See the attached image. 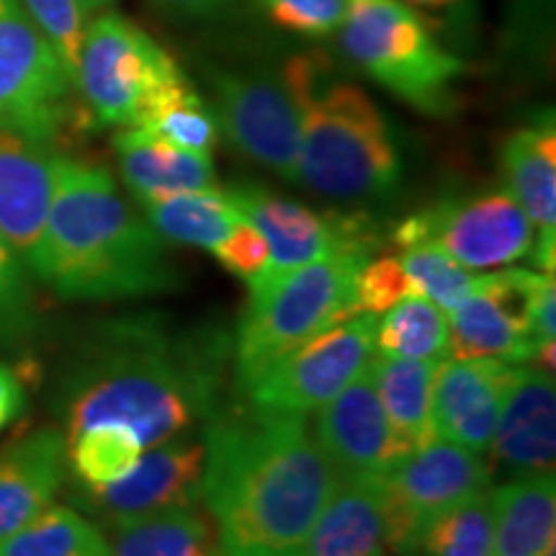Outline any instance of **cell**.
<instances>
[{
  "instance_id": "1",
  "label": "cell",
  "mask_w": 556,
  "mask_h": 556,
  "mask_svg": "<svg viewBox=\"0 0 556 556\" xmlns=\"http://www.w3.org/2000/svg\"><path fill=\"white\" fill-rule=\"evenodd\" d=\"M232 338L180 328L155 312L101 323L78 348L58 392L62 433L124 426L152 448L193 433L222 409Z\"/></svg>"
},
{
  "instance_id": "2",
  "label": "cell",
  "mask_w": 556,
  "mask_h": 556,
  "mask_svg": "<svg viewBox=\"0 0 556 556\" xmlns=\"http://www.w3.org/2000/svg\"><path fill=\"white\" fill-rule=\"evenodd\" d=\"M201 503L222 556H299L338 484L307 417H276L235 402L204 430Z\"/></svg>"
},
{
  "instance_id": "3",
  "label": "cell",
  "mask_w": 556,
  "mask_h": 556,
  "mask_svg": "<svg viewBox=\"0 0 556 556\" xmlns=\"http://www.w3.org/2000/svg\"><path fill=\"white\" fill-rule=\"evenodd\" d=\"M29 270L73 302L152 296L180 283L163 238L135 212L106 165L62 152Z\"/></svg>"
},
{
  "instance_id": "4",
  "label": "cell",
  "mask_w": 556,
  "mask_h": 556,
  "mask_svg": "<svg viewBox=\"0 0 556 556\" xmlns=\"http://www.w3.org/2000/svg\"><path fill=\"white\" fill-rule=\"evenodd\" d=\"M302 124L299 186L343 204H374L400 191L405 155L394 122L325 52H299L281 67Z\"/></svg>"
},
{
  "instance_id": "5",
  "label": "cell",
  "mask_w": 556,
  "mask_h": 556,
  "mask_svg": "<svg viewBox=\"0 0 556 556\" xmlns=\"http://www.w3.org/2000/svg\"><path fill=\"white\" fill-rule=\"evenodd\" d=\"M368 258L371 255L340 250L307 266L258 276L248 283V307L232 340L238 397L294 348L340 319L353 317V281Z\"/></svg>"
},
{
  "instance_id": "6",
  "label": "cell",
  "mask_w": 556,
  "mask_h": 556,
  "mask_svg": "<svg viewBox=\"0 0 556 556\" xmlns=\"http://www.w3.org/2000/svg\"><path fill=\"white\" fill-rule=\"evenodd\" d=\"M338 37L353 67L417 114L446 119L458 111L467 60L443 47L400 0H345Z\"/></svg>"
},
{
  "instance_id": "7",
  "label": "cell",
  "mask_w": 556,
  "mask_h": 556,
  "mask_svg": "<svg viewBox=\"0 0 556 556\" xmlns=\"http://www.w3.org/2000/svg\"><path fill=\"white\" fill-rule=\"evenodd\" d=\"M184 70L142 26L114 9L96 13L83 34L73 88L101 127H139L152 101Z\"/></svg>"
},
{
  "instance_id": "8",
  "label": "cell",
  "mask_w": 556,
  "mask_h": 556,
  "mask_svg": "<svg viewBox=\"0 0 556 556\" xmlns=\"http://www.w3.org/2000/svg\"><path fill=\"white\" fill-rule=\"evenodd\" d=\"M397 248L433 242L464 268H503L528 258L536 229L505 189L446 197L417 208L392 229Z\"/></svg>"
},
{
  "instance_id": "9",
  "label": "cell",
  "mask_w": 556,
  "mask_h": 556,
  "mask_svg": "<svg viewBox=\"0 0 556 556\" xmlns=\"http://www.w3.org/2000/svg\"><path fill=\"white\" fill-rule=\"evenodd\" d=\"M377 315H353L330 325L270 366L248 392L250 409L276 417H307L336 397L374 356Z\"/></svg>"
},
{
  "instance_id": "10",
  "label": "cell",
  "mask_w": 556,
  "mask_h": 556,
  "mask_svg": "<svg viewBox=\"0 0 556 556\" xmlns=\"http://www.w3.org/2000/svg\"><path fill=\"white\" fill-rule=\"evenodd\" d=\"M214 116L232 148L278 178L299 184L302 124L281 73L206 65Z\"/></svg>"
},
{
  "instance_id": "11",
  "label": "cell",
  "mask_w": 556,
  "mask_h": 556,
  "mask_svg": "<svg viewBox=\"0 0 556 556\" xmlns=\"http://www.w3.org/2000/svg\"><path fill=\"white\" fill-rule=\"evenodd\" d=\"M227 197L268 242V266L261 276L307 266L340 250L374 258L381 245L379 227L366 212L319 214L258 184H232Z\"/></svg>"
},
{
  "instance_id": "12",
  "label": "cell",
  "mask_w": 556,
  "mask_h": 556,
  "mask_svg": "<svg viewBox=\"0 0 556 556\" xmlns=\"http://www.w3.org/2000/svg\"><path fill=\"white\" fill-rule=\"evenodd\" d=\"M490 484L492 475L482 456L446 438L435 435L409 451L397 467L381 475L392 556H409L430 520Z\"/></svg>"
},
{
  "instance_id": "13",
  "label": "cell",
  "mask_w": 556,
  "mask_h": 556,
  "mask_svg": "<svg viewBox=\"0 0 556 556\" xmlns=\"http://www.w3.org/2000/svg\"><path fill=\"white\" fill-rule=\"evenodd\" d=\"M204 441L193 433L170 438L139 456L129 475L111 484H75L73 500L88 516L114 528L152 513L197 507L204 482Z\"/></svg>"
},
{
  "instance_id": "14",
  "label": "cell",
  "mask_w": 556,
  "mask_h": 556,
  "mask_svg": "<svg viewBox=\"0 0 556 556\" xmlns=\"http://www.w3.org/2000/svg\"><path fill=\"white\" fill-rule=\"evenodd\" d=\"M544 276L523 268L477 276L471 294L446 315L451 356L531 364L536 353L531 302Z\"/></svg>"
},
{
  "instance_id": "15",
  "label": "cell",
  "mask_w": 556,
  "mask_h": 556,
  "mask_svg": "<svg viewBox=\"0 0 556 556\" xmlns=\"http://www.w3.org/2000/svg\"><path fill=\"white\" fill-rule=\"evenodd\" d=\"M58 137L47 124L0 116V238L26 268L50 214Z\"/></svg>"
},
{
  "instance_id": "16",
  "label": "cell",
  "mask_w": 556,
  "mask_h": 556,
  "mask_svg": "<svg viewBox=\"0 0 556 556\" xmlns=\"http://www.w3.org/2000/svg\"><path fill=\"white\" fill-rule=\"evenodd\" d=\"M73 78L18 0H0V116L62 131L73 106Z\"/></svg>"
},
{
  "instance_id": "17",
  "label": "cell",
  "mask_w": 556,
  "mask_h": 556,
  "mask_svg": "<svg viewBox=\"0 0 556 556\" xmlns=\"http://www.w3.org/2000/svg\"><path fill=\"white\" fill-rule=\"evenodd\" d=\"M315 413L317 446L338 477H381L409 454L389 426L368 364L343 392Z\"/></svg>"
},
{
  "instance_id": "18",
  "label": "cell",
  "mask_w": 556,
  "mask_h": 556,
  "mask_svg": "<svg viewBox=\"0 0 556 556\" xmlns=\"http://www.w3.org/2000/svg\"><path fill=\"white\" fill-rule=\"evenodd\" d=\"M490 475L507 479L546 475L556 464L554 374L533 364L513 368L490 443Z\"/></svg>"
},
{
  "instance_id": "19",
  "label": "cell",
  "mask_w": 556,
  "mask_h": 556,
  "mask_svg": "<svg viewBox=\"0 0 556 556\" xmlns=\"http://www.w3.org/2000/svg\"><path fill=\"white\" fill-rule=\"evenodd\" d=\"M513 368L516 364L500 358L441 361L430 397L435 435L479 456L486 454Z\"/></svg>"
},
{
  "instance_id": "20",
  "label": "cell",
  "mask_w": 556,
  "mask_h": 556,
  "mask_svg": "<svg viewBox=\"0 0 556 556\" xmlns=\"http://www.w3.org/2000/svg\"><path fill=\"white\" fill-rule=\"evenodd\" d=\"M503 189L516 199L536 229L531 258L539 270L556 266V124L554 111L513 129L500 148Z\"/></svg>"
},
{
  "instance_id": "21",
  "label": "cell",
  "mask_w": 556,
  "mask_h": 556,
  "mask_svg": "<svg viewBox=\"0 0 556 556\" xmlns=\"http://www.w3.org/2000/svg\"><path fill=\"white\" fill-rule=\"evenodd\" d=\"M67 479V443L58 428H39L0 451V541L47 510Z\"/></svg>"
},
{
  "instance_id": "22",
  "label": "cell",
  "mask_w": 556,
  "mask_h": 556,
  "mask_svg": "<svg viewBox=\"0 0 556 556\" xmlns=\"http://www.w3.org/2000/svg\"><path fill=\"white\" fill-rule=\"evenodd\" d=\"M299 556H392L381 477H340Z\"/></svg>"
},
{
  "instance_id": "23",
  "label": "cell",
  "mask_w": 556,
  "mask_h": 556,
  "mask_svg": "<svg viewBox=\"0 0 556 556\" xmlns=\"http://www.w3.org/2000/svg\"><path fill=\"white\" fill-rule=\"evenodd\" d=\"M114 150L124 186L137 201L217 189L212 155L176 148L142 127L116 131Z\"/></svg>"
},
{
  "instance_id": "24",
  "label": "cell",
  "mask_w": 556,
  "mask_h": 556,
  "mask_svg": "<svg viewBox=\"0 0 556 556\" xmlns=\"http://www.w3.org/2000/svg\"><path fill=\"white\" fill-rule=\"evenodd\" d=\"M492 556H556L554 471L507 479L492 490Z\"/></svg>"
},
{
  "instance_id": "25",
  "label": "cell",
  "mask_w": 556,
  "mask_h": 556,
  "mask_svg": "<svg viewBox=\"0 0 556 556\" xmlns=\"http://www.w3.org/2000/svg\"><path fill=\"white\" fill-rule=\"evenodd\" d=\"M438 366L441 361L430 358L371 356L368 361L374 389L389 417V426L409 451L426 446L435 438L430 397Z\"/></svg>"
},
{
  "instance_id": "26",
  "label": "cell",
  "mask_w": 556,
  "mask_h": 556,
  "mask_svg": "<svg viewBox=\"0 0 556 556\" xmlns=\"http://www.w3.org/2000/svg\"><path fill=\"white\" fill-rule=\"evenodd\" d=\"M142 217L163 240L206 248L212 253L240 225L242 214L227 191L206 189L139 201Z\"/></svg>"
},
{
  "instance_id": "27",
  "label": "cell",
  "mask_w": 556,
  "mask_h": 556,
  "mask_svg": "<svg viewBox=\"0 0 556 556\" xmlns=\"http://www.w3.org/2000/svg\"><path fill=\"white\" fill-rule=\"evenodd\" d=\"M111 556H219L212 520L197 507L152 513L111 528Z\"/></svg>"
},
{
  "instance_id": "28",
  "label": "cell",
  "mask_w": 556,
  "mask_h": 556,
  "mask_svg": "<svg viewBox=\"0 0 556 556\" xmlns=\"http://www.w3.org/2000/svg\"><path fill=\"white\" fill-rule=\"evenodd\" d=\"M0 556H111L93 520L67 505H50L31 523L0 541Z\"/></svg>"
},
{
  "instance_id": "29",
  "label": "cell",
  "mask_w": 556,
  "mask_h": 556,
  "mask_svg": "<svg viewBox=\"0 0 556 556\" xmlns=\"http://www.w3.org/2000/svg\"><path fill=\"white\" fill-rule=\"evenodd\" d=\"M374 351L387 358H448V319L426 296L402 299L377 319Z\"/></svg>"
},
{
  "instance_id": "30",
  "label": "cell",
  "mask_w": 556,
  "mask_h": 556,
  "mask_svg": "<svg viewBox=\"0 0 556 556\" xmlns=\"http://www.w3.org/2000/svg\"><path fill=\"white\" fill-rule=\"evenodd\" d=\"M139 127L163 137L176 148L206 152V155H212L222 135L212 103L193 88L186 73L152 101Z\"/></svg>"
},
{
  "instance_id": "31",
  "label": "cell",
  "mask_w": 556,
  "mask_h": 556,
  "mask_svg": "<svg viewBox=\"0 0 556 556\" xmlns=\"http://www.w3.org/2000/svg\"><path fill=\"white\" fill-rule=\"evenodd\" d=\"M495 510L492 486L477 492L422 528L409 556H492Z\"/></svg>"
},
{
  "instance_id": "32",
  "label": "cell",
  "mask_w": 556,
  "mask_h": 556,
  "mask_svg": "<svg viewBox=\"0 0 556 556\" xmlns=\"http://www.w3.org/2000/svg\"><path fill=\"white\" fill-rule=\"evenodd\" d=\"M67 467L86 486L111 484L135 469L142 456L139 438L124 426H93L67 438Z\"/></svg>"
},
{
  "instance_id": "33",
  "label": "cell",
  "mask_w": 556,
  "mask_h": 556,
  "mask_svg": "<svg viewBox=\"0 0 556 556\" xmlns=\"http://www.w3.org/2000/svg\"><path fill=\"white\" fill-rule=\"evenodd\" d=\"M400 261L415 294L430 299L443 312H451L456 304H462L477 283V276H471L469 268L456 263L446 250L433 242L402 248Z\"/></svg>"
},
{
  "instance_id": "34",
  "label": "cell",
  "mask_w": 556,
  "mask_h": 556,
  "mask_svg": "<svg viewBox=\"0 0 556 556\" xmlns=\"http://www.w3.org/2000/svg\"><path fill=\"white\" fill-rule=\"evenodd\" d=\"M39 325L34 283L26 263L0 238V348L31 338Z\"/></svg>"
},
{
  "instance_id": "35",
  "label": "cell",
  "mask_w": 556,
  "mask_h": 556,
  "mask_svg": "<svg viewBox=\"0 0 556 556\" xmlns=\"http://www.w3.org/2000/svg\"><path fill=\"white\" fill-rule=\"evenodd\" d=\"M409 11L426 21L443 47L467 60L477 50L482 29V5L479 0H400Z\"/></svg>"
},
{
  "instance_id": "36",
  "label": "cell",
  "mask_w": 556,
  "mask_h": 556,
  "mask_svg": "<svg viewBox=\"0 0 556 556\" xmlns=\"http://www.w3.org/2000/svg\"><path fill=\"white\" fill-rule=\"evenodd\" d=\"M415 289L402 268L400 255H379L368 258L358 268L356 281H353V315H384L402 299L413 296Z\"/></svg>"
},
{
  "instance_id": "37",
  "label": "cell",
  "mask_w": 556,
  "mask_h": 556,
  "mask_svg": "<svg viewBox=\"0 0 556 556\" xmlns=\"http://www.w3.org/2000/svg\"><path fill=\"white\" fill-rule=\"evenodd\" d=\"M26 16L45 34L47 41L58 50L65 62L70 78H73L75 62L83 45V34L88 29L90 16L80 5V0H18Z\"/></svg>"
},
{
  "instance_id": "38",
  "label": "cell",
  "mask_w": 556,
  "mask_h": 556,
  "mask_svg": "<svg viewBox=\"0 0 556 556\" xmlns=\"http://www.w3.org/2000/svg\"><path fill=\"white\" fill-rule=\"evenodd\" d=\"M274 24L304 39H328L338 34L345 0H258Z\"/></svg>"
},
{
  "instance_id": "39",
  "label": "cell",
  "mask_w": 556,
  "mask_h": 556,
  "mask_svg": "<svg viewBox=\"0 0 556 556\" xmlns=\"http://www.w3.org/2000/svg\"><path fill=\"white\" fill-rule=\"evenodd\" d=\"M212 255L219 261V266L225 268L227 274L238 276L245 283H250L268 266V242L248 219H242L240 225L212 250Z\"/></svg>"
},
{
  "instance_id": "40",
  "label": "cell",
  "mask_w": 556,
  "mask_h": 556,
  "mask_svg": "<svg viewBox=\"0 0 556 556\" xmlns=\"http://www.w3.org/2000/svg\"><path fill=\"white\" fill-rule=\"evenodd\" d=\"M26 409V389L18 374L0 361V433L18 420Z\"/></svg>"
},
{
  "instance_id": "41",
  "label": "cell",
  "mask_w": 556,
  "mask_h": 556,
  "mask_svg": "<svg viewBox=\"0 0 556 556\" xmlns=\"http://www.w3.org/2000/svg\"><path fill=\"white\" fill-rule=\"evenodd\" d=\"M160 11L184 18H206L225 11L232 0H150Z\"/></svg>"
},
{
  "instance_id": "42",
  "label": "cell",
  "mask_w": 556,
  "mask_h": 556,
  "mask_svg": "<svg viewBox=\"0 0 556 556\" xmlns=\"http://www.w3.org/2000/svg\"><path fill=\"white\" fill-rule=\"evenodd\" d=\"M116 0H80V5L86 9L88 16H96V13H103V11H111L114 9Z\"/></svg>"
},
{
  "instance_id": "43",
  "label": "cell",
  "mask_w": 556,
  "mask_h": 556,
  "mask_svg": "<svg viewBox=\"0 0 556 556\" xmlns=\"http://www.w3.org/2000/svg\"><path fill=\"white\" fill-rule=\"evenodd\" d=\"M219 556H222V554H219Z\"/></svg>"
}]
</instances>
